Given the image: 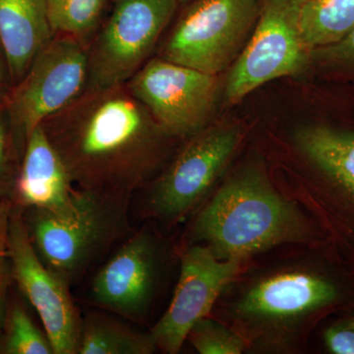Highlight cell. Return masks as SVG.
I'll list each match as a JSON object with an SVG mask.
<instances>
[{
    "instance_id": "cell-1",
    "label": "cell",
    "mask_w": 354,
    "mask_h": 354,
    "mask_svg": "<svg viewBox=\"0 0 354 354\" xmlns=\"http://www.w3.org/2000/svg\"><path fill=\"white\" fill-rule=\"evenodd\" d=\"M353 310L354 272L326 241L249 261L211 316L241 335L248 353L300 354L326 320Z\"/></svg>"
},
{
    "instance_id": "cell-2",
    "label": "cell",
    "mask_w": 354,
    "mask_h": 354,
    "mask_svg": "<svg viewBox=\"0 0 354 354\" xmlns=\"http://www.w3.org/2000/svg\"><path fill=\"white\" fill-rule=\"evenodd\" d=\"M41 127L81 189L143 190L183 143L158 124L127 84L85 91Z\"/></svg>"
},
{
    "instance_id": "cell-3",
    "label": "cell",
    "mask_w": 354,
    "mask_h": 354,
    "mask_svg": "<svg viewBox=\"0 0 354 354\" xmlns=\"http://www.w3.org/2000/svg\"><path fill=\"white\" fill-rule=\"evenodd\" d=\"M195 212L180 247H207L218 259L249 261L286 246L326 242L313 218L283 194L262 156L230 172Z\"/></svg>"
},
{
    "instance_id": "cell-4",
    "label": "cell",
    "mask_w": 354,
    "mask_h": 354,
    "mask_svg": "<svg viewBox=\"0 0 354 354\" xmlns=\"http://www.w3.org/2000/svg\"><path fill=\"white\" fill-rule=\"evenodd\" d=\"M297 171H270L279 190L297 203L354 272V129L304 124L288 135Z\"/></svg>"
},
{
    "instance_id": "cell-5",
    "label": "cell",
    "mask_w": 354,
    "mask_h": 354,
    "mask_svg": "<svg viewBox=\"0 0 354 354\" xmlns=\"http://www.w3.org/2000/svg\"><path fill=\"white\" fill-rule=\"evenodd\" d=\"M133 194L77 188L73 211L29 209L25 220L44 264L71 285L129 232Z\"/></svg>"
},
{
    "instance_id": "cell-6",
    "label": "cell",
    "mask_w": 354,
    "mask_h": 354,
    "mask_svg": "<svg viewBox=\"0 0 354 354\" xmlns=\"http://www.w3.org/2000/svg\"><path fill=\"white\" fill-rule=\"evenodd\" d=\"M246 136L242 123L218 120L183 140L164 169L144 188L143 218L171 228L194 215L227 174Z\"/></svg>"
},
{
    "instance_id": "cell-7",
    "label": "cell",
    "mask_w": 354,
    "mask_h": 354,
    "mask_svg": "<svg viewBox=\"0 0 354 354\" xmlns=\"http://www.w3.org/2000/svg\"><path fill=\"white\" fill-rule=\"evenodd\" d=\"M263 0H190L157 57L212 74L230 69L245 48Z\"/></svg>"
},
{
    "instance_id": "cell-8",
    "label": "cell",
    "mask_w": 354,
    "mask_h": 354,
    "mask_svg": "<svg viewBox=\"0 0 354 354\" xmlns=\"http://www.w3.org/2000/svg\"><path fill=\"white\" fill-rule=\"evenodd\" d=\"M178 4L177 0H114L88 48L85 91L127 84L152 58Z\"/></svg>"
},
{
    "instance_id": "cell-9",
    "label": "cell",
    "mask_w": 354,
    "mask_h": 354,
    "mask_svg": "<svg viewBox=\"0 0 354 354\" xmlns=\"http://www.w3.org/2000/svg\"><path fill=\"white\" fill-rule=\"evenodd\" d=\"M88 75V46L71 37L55 36L9 88L3 104L22 156L31 133L83 94Z\"/></svg>"
},
{
    "instance_id": "cell-10",
    "label": "cell",
    "mask_w": 354,
    "mask_h": 354,
    "mask_svg": "<svg viewBox=\"0 0 354 354\" xmlns=\"http://www.w3.org/2000/svg\"><path fill=\"white\" fill-rule=\"evenodd\" d=\"M301 6L297 0H263L252 35L223 83L227 104H237L261 86L306 68L312 51L300 30Z\"/></svg>"
},
{
    "instance_id": "cell-11",
    "label": "cell",
    "mask_w": 354,
    "mask_h": 354,
    "mask_svg": "<svg viewBox=\"0 0 354 354\" xmlns=\"http://www.w3.org/2000/svg\"><path fill=\"white\" fill-rule=\"evenodd\" d=\"M169 256V245L162 235L149 225L141 228L127 236L95 274L88 299L113 315L143 320L162 288Z\"/></svg>"
},
{
    "instance_id": "cell-12",
    "label": "cell",
    "mask_w": 354,
    "mask_h": 354,
    "mask_svg": "<svg viewBox=\"0 0 354 354\" xmlns=\"http://www.w3.org/2000/svg\"><path fill=\"white\" fill-rule=\"evenodd\" d=\"M165 131L187 139L213 121L220 99L218 75L151 58L127 83Z\"/></svg>"
},
{
    "instance_id": "cell-13",
    "label": "cell",
    "mask_w": 354,
    "mask_h": 354,
    "mask_svg": "<svg viewBox=\"0 0 354 354\" xmlns=\"http://www.w3.org/2000/svg\"><path fill=\"white\" fill-rule=\"evenodd\" d=\"M6 247L11 274L38 312L55 354H78L82 318L70 285L41 259L20 211L9 213Z\"/></svg>"
},
{
    "instance_id": "cell-14",
    "label": "cell",
    "mask_w": 354,
    "mask_h": 354,
    "mask_svg": "<svg viewBox=\"0 0 354 354\" xmlns=\"http://www.w3.org/2000/svg\"><path fill=\"white\" fill-rule=\"evenodd\" d=\"M177 251L180 272L174 297L150 330L158 351L167 354L181 351L193 326L211 316L221 292L245 265L218 259L207 247L198 244Z\"/></svg>"
},
{
    "instance_id": "cell-15",
    "label": "cell",
    "mask_w": 354,
    "mask_h": 354,
    "mask_svg": "<svg viewBox=\"0 0 354 354\" xmlns=\"http://www.w3.org/2000/svg\"><path fill=\"white\" fill-rule=\"evenodd\" d=\"M77 187L41 125L30 135L21 158L13 193L18 204L53 215L71 213Z\"/></svg>"
},
{
    "instance_id": "cell-16",
    "label": "cell",
    "mask_w": 354,
    "mask_h": 354,
    "mask_svg": "<svg viewBox=\"0 0 354 354\" xmlns=\"http://www.w3.org/2000/svg\"><path fill=\"white\" fill-rule=\"evenodd\" d=\"M53 38L48 0H0V50L11 87Z\"/></svg>"
},
{
    "instance_id": "cell-17",
    "label": "cell",
    "mask_w": 354,
    "mask_h": 354,
    "mask_svg": "<svg viewBox=\"0 0 354 354\" xmlns=\"http://www.w3.org/2000/svg\"><path fill=\"white\" fill-rule=\"evenodd\" d=\"M158 351L153 335L109 315L91 311L82 318L78 354H152Z\"/></svg>"
},
{
    "instance_id": "cell-18",
    "label": "cell",
    "mask_w": 354,
    "mask_h": 354,
    "mask_svg": "<svg viewBox=\"0 0 354 354\" xmlns=\"http://www.w3.org/2000/svg\"><path fill=\"white\" fill-rule=\"evenodd\" d=\"M299 24L312 53L339 43L354 29V0H309L300 8Z\"/></svg>"
},
{
    "instance_id": "cell-19",
    "label": "cell",
    "mask_w": 354,
    "mask_h": 354,
    "mask_svg": "<svg viewBox=\"0 0 354 354\" xmlns=\"http://www.w3.org/2000/svg\"><path fill=\"white\" fill-rule=\"evenodd\" d=\"M109 0H48V17L55 36L90 46L106 17Z\"/></svg>"
},
{
    "instance_id": "cell-20",
    "label": "cell",
    "mask_w": 354,
    "mask_h": 354,
    "mask_svg": "<svg viewBox=\"0 0 354 354\" xmlns=\"http://www.w3.org/2000/svg\"><path fill=\"white\" fill-rule=\"evenodd\" d=\"M186 342L200 354L248 353V346L241 335L227 324L208 316L198 321Z\"/></svg>"
},
{
    "instance_id": "cell-21",
    "label": "cell",
    "mask_w": 354,
    "mask_h": 354,
    "mask_svg": "<svg viewBox=\"0 0 354 354\" xmlns=\"http://www.w3.org/2000/svg\"><path fill=\"white\" fill-rule=\"evenodd\" d=\"M7 319L4 353L55 354L48 335L35 325L22 306L13 305Z\"/></svg>"
},
{
    "instance_id": "cell-22",
    "label": "cell",
    "mask_w": 354,
    "mask_h": 354,
    "mask_svg": "<svg viewBox=\"0 0 354 354\" xmlns=\"http://www.w3.org/2000/svg\"><path fill=\"white\" fill-rule=\"evenodd\" d=\"M21 153L9 122L3 100L0 101V199L13 192L19 171Z\"/></svg>"
},
{
    "instance_id": "cell-23",
    "label": "cell",
    "mask_w": 354,
    "mask_h": 354,
    "mask_svg": "<svg viewBox=\"0 0 354 354\" xmlns=\"http://www.w3.org/2000/svg\"><path fill=\"white\" fill-rule=\"evenodd\" d=\"M321 337L324 348L330 354H354V327L339 314L322 324Z\"/></svg>"
},
{
    "instance_id": "cell-24",
    "label": "cell",
    "mask_w": 354,
    "mask_h": 354,
    "mask_svg": "<svg viewBox=\"0 0 354 354\" xmlns=\"http://www.w3.org/2000/svg\"><path fill=\"white\" fill-rule=\"evenodd\" d=\"M312 57L354 68V29L339 43L314 50Z\"/></svg>"
},
{
    "instance_id": "cell-25",
    "label": "cell",
    "mask_w": 354,
    "mask_h": 354,
    "mask_svg": "<svg viewBox=\"0 0 354 354\" xmlns=\"http://www.w3.org/2000/svg\"><path fill=\"white\" fill-rule=\"evenodd\" d=\"M9 209L8 205L2 204L0 206V314L3 305L4 293H6L8 272H10V263H9L8 254L6 247L7 223H8Z\"/></svg>"
},
{
    "instance_id": "cell-26",
    "label": "cell",
    "mask_w": 354,
    "mask_h": 354,
    "mask_svg": "<svg viewBox=\"0 0 354 354\" xmlns=\"http://www.w3.org/2000/svg\"><path fill=\"white\" fill-rule=\"evenodd\" d=\"M8 78V73H7V68L6 62L3 57H0V97H4L8 90H6V78ZM10 82V81H9ZM11 85V84H10Z\"/></svg>"
},
{
    "instance_id": "cell-27",
    "label": "cell",
    "mask_w": 354,
    "mask_h": 354,
    "mask_svg": "<svg viewBox=\"0 0 354 354\" xmlns=\"http://www.w3.org/2000/svg\"><path fill=\"white\" fill-rule=\"evenodd\" d=\"M342 315H344L346 319H348V322L351 324V326L354 327V310L351 312H346V313H342Z\"/></svg>"
},
{
    "instance_id": "cell-28",
    "label": "cell",
    "mask_w": 354,
    "mask_h": 354,
    "mask_svg": "<svg viewBox=\"0 0 354 354\" xmlns=\"http://www.w3.org/2000/svg\"><path fill=\"white\" fill-rule=\"evenodd\" d=\"M177 1H178L179 3H184V2H188L190 1V0H177Z\"/></svg>"
},
{
    "instance_id": "cell-29",
    "label": "cell",
    "mask_w": 354,
    "mask_h": 354,
    "mask_svg": "<svg viewBox=\"0 0 354 354\" xmlns=\"http://www.w3.org/2000/svg\"><path fill=\"white\" fill-rule=\"evenodd\" d=\"M297 1L300 2V3L304 4L305 2L309 1V0H297Z\"/></svg>"
},
{
    "instance_id": "cell-30",
    "label": "cell",
    "mask_w": 354,
    "mask_h": 354,
    "mask_svg": "<svg viewBox=\"0 0 354 354\" xmlns=\"http://www.w3.org/2000/svg\"><path fill=\"white\" fill-rule=\"evenodd\" d=\"M1 99H3V97H1Z\"/></svg>"
}]
</instances>
